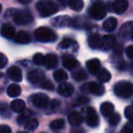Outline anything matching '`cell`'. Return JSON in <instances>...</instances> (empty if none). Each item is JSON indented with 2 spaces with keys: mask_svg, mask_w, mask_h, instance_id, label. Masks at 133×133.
<instances>
[{
  "mask_svg": "<svg viewBox=\"0 0 133 133\" xmlns=\"http://www.w3.org/2000/svg\"><path fill=\"white\" fill-rule=\"evenodd\" d=\"M54 79L57 82H64L65 80H67L68 78V75L65 72L63 69H58V70L54 71Z\"/></svg>",
  "mask_w": 133,
  "mask_h": 133,
  "instance_id": "obj_30",
  "label": "cell"
},
{
  "mask_svg": "<svg viewBox=\"0 0 133 133\" xmlns=\"http://www.w3.org/2000/svg\"><path fill=\"white\" fill-rule=\"evenodd\" d=\"M1 10H2V5H1V4H0V12H1Z\"/></svg>",
  "mask_w": 133,
  "mask_h": 133,
  "instance_id": "obj_51",
  "label": "cell"
},
{
  "mask_svg": "<svg viewBox=\"0 0 133 133\" xmlns=\"http://www.w3.org/2000/svg\"><path fill=\"white\" fill-rule=\"evenodd\" d=\"M63 64L69 70H72L79 66V62L72 56H64L63 59Z\"/></svg>",
  "mask_w": 133,
  "mask_h": 133,
  "instance_id": "obj_21",
  "label": "cell"
},
{
  "mask_svg": "<svg viewBox=\"0 0 133 133\" xmlns=\"http://www.w3.org/2000/svg\"><path fill=\"white\" fill-rule=\"evenodd\" d=\"M32 114H33V112H32L31 110H25V111L23 112V114H21V115L17 118V123L19 125L25 124L28 119H31Z\"/></svg>",
  "mask_w": 133,
  "mask_h": 133,
  "instance_id": "obj_34",
  "label": "cell"
},
{
  "mask_svg": "<svg viewBox=\"0 0 133 133\" xmlns=\"http://www.w3.org/2000/svg\"><path fill=\"white\" fill-rule=\"evenodd\" d=\"M121 133H133V122H129L123 127Z\"/></svg>",
  "mask_w": 133,
  "mask_h": 133,
  "instance_id": "obj_42",
  "label": "cell"
},
{
  "mask_svg": "<svg viewBox=\"0 0 133 133\" xmlns=\"http://www.w3.org/2000/svg\"><path fill=\"white\" fill-rule=\"evenodd\" d=\"M24 126L26 130H35L38 127V120L36 119H30L24 124Z\"/></svg>",
  "mask_w": 133,
  "mask_h": 133,
  "instance_id": "obj_35",
  "label": "cell"
},
{
  "mask_svg": "<svg viewBox=\"0 0 133 133\" xmlns=\"http://www.w3.org/2000/svg\"><path fill=\"white\" fill-rule=\"evenodd\" d=\"M68 121L72 126H80L83 121V117L79 112H72L68 116Z\"/></svg>",
  "mask_w": 133,
  "mask_h": 133,
  "instance_id": "obj_23",
  "label": "cell"
},
{
  "mask_svg": "<svg viewBox=\"0 0 133 133\" xmlns=\"http://www.w3.org/2000/svg\"><path fill=\"white\" fill-rule=\"evenodd\" d=\"M57 92L59 93L61 96L68 98L71 97L74 92V88L72 84L67 83V82H63L61 83L57 88Z\"/></svg>",
  "mask_w": 133,
  "mask_h": 133,
  "instance_id": "obj_12",
  "label": "cell"
},
{
  "mask_svg": "<svg viewBox=\"0 0 133 133\" xmlns=\"http://www.w3.org/2000/svg\"><path fill=\"white\" fill-rule=\"evenodd\" d=\"M89 102H90V99L86 98V97H81V98L76 100L75 105H77V106H82V105L87 104V103H89Z\"/></svg>",
  "mask_w": 133,
  "mask_h": 133,
  "instance_id": "obj_43",
  "label": "cell"
},
{
  "mask_svg": "<svg viewBox=\"0 0 133 133\" xmlns=\"http://www.w3.org/2000/svg\"><path fill=\"white\" fill-rule=\"evenodd\" d=\"M68 5L72 10L79 12L83 7V2L82 0H70L68 2Z\"/></svg>",
  "mask_w": 133,
  "mask_h": 133,
  "instance_id": "obj_33",
  "label": "cell"
},
{
  "mask_svg": "<svg viewBox=\"0 0 133 133\" xmlns=\"http://www.w3.org/2000/svg\"><path fill=\"white\" fill-rule=\"evenodd\" d=\"M85 122L88 126L91 128H96L100 123V119L96 110L91 107L87 108L85 110Z\"/></svg>",
  "mask_w": 133,
  "mask_h": 133,
  "instance_id": "obj_7",
  "label": "cell"
},
{
  "mask_svg": "<svg viewBox=\"0 0 133 133\" xmlns=\"http://www.w3.org/2000/svg\"><path fill=\"white\" fill-rule=\"evenodd\" d=\"M129 3L126 0H116L112 3V10L118 15H121L128 9Z\"/></svg>",
  "mask_w": 133,
  "mask_h": 133,
  "instance_id": "obj_14",
  "label": "cell"
},
{
  "mask_svg": "<svg viewBox=\"0 0 133 133\" xmlns=\"http://www.w3.org/2000/svg\"><path fill=\"white\" fill-rule=\"evenodd\" d=\"M0 133H12L10 127L7 125H1L0 126Z\"/></svg>",
  "mask_w": 133,
  "mask_h": 133,
  "instance_id": "obj_46",
  "label": "cell"
},
{
  "mask_svg": "<svg viewBox=\"0 0 133 133\" xmlns=\"http://www.w3.org/2000/svg\"><path fill=\"white\" fill-rule=\"evenodd\" d=\"M116 37L114 35H106L102 37V48L101 49L102 51H109L112 49L114 47H116Z\"/></svg>",
  "mask_w": 133,
  "mask_h": 133,
  "instance_id": "obj_11",
  "label": "cell"
},
{
  "mask_svg": "<svg viewBox=\"0 0 133 133\" xmlns=\"http://www.w3.org/2000/svg\"><path fill=\"white\" fill-rule=\"evenodd\" d=\"M11 109L16 113H22L25 109V101L22 100H15L11 102L10 104Z\"/></svg>",
  "mask_w": 133,
  "mask_h": 133,
  "instance_id": "obj_24",
  "label": "cell"
},
{
  "mask_svg": "<svg viewBox=\"0 0 133 133\" xmlns=\"http://www.w3.org/2000/svg\"><path fill=\"white\" fill-rule=\"evenodd\" d=\"M86 23H87V20H86L85 18H74V19L72 20L71 25L74 27H78V28H80V27H84V26H85Z\"/></svg>",
  "mask_w": 133,
  "mask_h": 133,
  "instance_id": "obj_38",
  "label": "cell"
},
{
  "mask_svg": "<svg viewBox=\"0 0 133 133\" xmlns=\"http://www.w3.org/2000/svg\"><path fill=\"white\" fill-rule=\"evenodd\" d=\"M72 77L74 80L76 81H82V80L87 79L88 75L83 69H78V70L74 71L72 74Z\"/></svg>",
  "mask_w": 133,
  "mask_h": 133,
  "instance_id": "obj_31",
  "label": "cell"
},
{
  "mask_svg": "<svg viewBox=\"0 0 133 133\" xmlns=\"http://www.w3.org/2000/svg\"><path fill=\"white\" fill-rule=\"evenodd\" d=\"M35 37L39 42H54L57 39V35L54 30L47 27H38L35 31Z\"/></svg>",
  "mask_w": 133,
  "mask_h": 133,
  "instance_id": "obj_3",
  "label": "cell"
},
{
  "mask_svg": "<svg viewBox=\"0 0 133 133\" xmlns=\"http://www.w3.org/2000/svg\"><path fill=\"white\" fill-rule=\"evenodd\" d=\"M7 64V59L3 53L0 52V68H3Z\"/></svg>",
  "mask_w": 133,
  "mask_h": 133,
  "instance_id": "obj_44",
  "label": "cell"
},
{
  "mask_svg": "<svg viewBox=\"0 0 133 133\" xmlns=\"http://www.w3.org/2000/svg\"><path fill=\"white\" fill-rule=\"evenodd\" d=\"M1 36L4 37L5 38H7V39H11L15 37L16 35V29L15 27H13L11 24H5L3 27H1Z\"/></svg>",
  "mask_w": 133,
  "mask_h": 133,
  "instance_id": "obj_17",
  "label": "cell"
},
{
  "mask_svg": "<svg viewBox=\"0 0 133 133\" xmlns=\"http://www.w3.org/2000/svg\"><path fill=\"white\" fill-rule=\"evenodd\" d=\"M44 57L42 53H36L33 57L34 63L36 65H43L44 64Z\"/></svg>",
  "mask_w": 133,
  "mask_h": 133,
  "instance_id": "obj_40",
  "label": "cell"
},
{
  "mask_svg": "<svg viewBox=\"0 0 133 133\" xmlns=\"http://www.w3.org/2000/svg\"><path fill=\"white\" fill-rule=\"evenodd\" d=\"M17 133H28V132H26V131H18Z\"/></svg>",
  "mask_w": 133,
  "mask_h": 133,
  "instance_id": "obj_49",
  "label": "cell"
},
{
  "mask_svg": "<svg viewBox=\"0 0 133 133\" xmlns=\"http://www.w3.org/2000/svg\"><path fill=\"white\" fill-rule=\"evenodd\" d=\"M0 115L4 118H9L11 116L10 109L6 103L0 102Z\"/></svg>",
  "mask_w": 133,
  "mask_h": 133,
  "instance_id": "obj_36",
  "label": "cell"
},
{
  "mask_svg": "<svg viewBox=\"0 0 133 133\" xmlns=\"http://www.w3.org/2000/svg\"><path fill=\"white\" fill-rule=\"evenodd\" d=\"M126 56L129 59H133V45H130L126 48Z\"/></svg>",
  "mask_w": 133,
  "mask_h": 133,
  "instance_id": "obj_45",
  "label": "cell"
},
{
  "mask_svg": "<svg viewBox=\"0 0 133 133\" xmlns=\"http://www.w3.org/2000/svg\"><path fill=\"white\" fill-rule=\"evenodd\" d=\"M11 16L15 23L19 26L27 25L34 20L33 15L28 10H13V14Z\"/></svg>",
  "mask_w": 133,
  "mask_h": 133,
  "instance_id": "obj_5",
  "label": "cell"
},
{
  "mask_svg": "<svg viewBox=\"0 0 133 133\" xmlns=\"http://www.w3.org/2000/svg\"><path fill=\"white\" fill-rule=\"evenodd\" d=\"M102 37H101L99 34H91L89 37H88V44L89 47L92 49H99L102 48Z\"/></svg>",
  "mask_w": 133,
  "mask_h": 133,
  "instance_id": "obj_16",
  "label": "cell"
},
{
  "mask_svg": "<svg viewBox=\"0 0 133 133\" xmlns=\"http://www.w3.org/2000/svg\"><path fill=\"white\" fill-rule=\"evenodd\" d=\"M36 10L42 18H47L51 15H54L59 10V7L55 2L44 0L40 1L36 4Z\"/></svg>",
  "mask_w": 133,
  "mask_h": 133,
  "instance_id": "obj_1",
  "label": "cell"
},
{
  "mask_svg": "<svg viewBox=\"0 0 133 133\" xmlns=\"http://www.w3.org/2000/svg\"><path fill=\"white\" fill-rule=\"evenodd\" d=\"M59 48L61 49H71L74 52H76L78 49V43L74 41V39L71 38H65L59 44Z\"/></svg>",
  "mask_w": 133,
  "mask_h": 133,
  "instance_id": "obj_18",
  "label": "cell"
},
{
  "mask_svg": "<svg viewBox=\"0 0 133 133\" xmlns=\"http://www.w3.org/2000/svg\"><path fill=\"white\" fill-rule=\"evenodd\" d=\"M61 106V101L58 100H53L52 101H49L48 105L45 107L46 108V113L47 114H51L54 113L58 108Z\"/></svg>",
  "mask_w": 133,
  "mask_h": 133,
  "instance_id": "obj_29",
  "label": "cell"
},
{
  "mask_svg": "<svg viewBox=\"0 0 133 133\" xmlns=\"http://www.w3.org/2000/svg\"><path fill=\"white\" fill-rule=\"evenodd\" d=\"M109 124L112 127H115L119 124V122L121 121V116H119V113H116V112H113L111 115L109 117Z\"/></svg>",
  "mask_w": 133,
  "mask_h": 133,
  "instance_id": "obj_37",
  "label": "cell"
},
{
  "mask_svg": "<svg viewBox=\"0 0 133 133\" xmlns=\"http://www.w3.org/2000/svg\"><path fill=\"white\" fill-rule=\"evenodd\" d=\"M124 115L128 120H130V122H133V105L128 106L125 108Z\"/></svg>",
  "mask_w": 133,
  "mask_h": 133,
  "instance_id": "obj_39",
  "label": "cell"
},
{
  "mask_svg": "<svg viewBox=\"0 0 133 133\" xmlns=\"http://www.w3.org/2000/svg\"><path fill=\"white\" fill-rule=\"evenodd\" d=\"M19 2L22 4H29L31 2V0H27V1H25V0H19Z\"/></svg>",
  "mask_w": 133,
  "mask_h": 133,
  "instance_id": "obj_47",
  "label": "cell"
},
{
  "mask_svg": "<svg viewBox=\"0 0 133 133\" xmlns=\"http://www.w3.org/2000/svg\"><path fill=\"white\" fill-rule=\"evenodd\" d=\"M86 67H87V69L91 74H97L100 70L101 67V62L98 59H90V60L87 61L86 63Z\"/></svg>",
  "mask_w": 133,
  "mask_h": 133,
  "instance_id": "obj_19",
  "label": "cell"
},
{
  "mask_svg": "<svg viewBox=\"0 0 133 133\" xmlns=\"http://www.w3.org/2000/svg\"><path fill=\"white\" fill-rule=\"evenodd\" d=\"M107 9L105 4L102 1H95L90 5L88 9V14L91 18L95 20L103 19L106 16Z\"/></svg>",
  "mask_w": 133,
  "mask_h": 133,
  "instance_id": "obj_4",
  "label": "cell"
},
{
  "mask_svg": "<svg viewBox=\"0 0 133 133\" xmlns=\"http://www.w3.org/2000/svg\"><path fill=\"white\" fill-rule=\"evenodd\" d=\"M111 78V75H110V71L107 70L106 68H102L99 70V72L97 73V79L100 82L102 83H106L109 82Z\"/></svg>",
  "mask_w": 133,
  "mask_h": 133,
  "instance_id": "obj_27",
  "label": "cell"
},
{
  "mask_svg": "<svg viewBox=\"0 0 133 133\" xmlns=\"http://www.w3.org/2000/svg\"><path fill=\"white\" fill-rule=\"evenodd\" d=\"M42 133H44V132H42Z\"/></svg>",
  "mask_w": 133,
  "mask_h": 133,
  "instance_id": "obj_52",
  "label": "cell"
},
{
  "mask_svg": "<svg viewBox=\"0 0 133 133\" xmlns=\"http://www.w3.org/2000/svg\"><path fill=\"white\" fill-rule=\"evenodd\" d=\"M6 92L10 98H16L21 94V88L17 84H11L7 88Z\"/></svg>",
  "mask_w": 133,
  "mask_h": 133,
  "instance_id": "obj_28",
  "label": "cell"
},
{
  "mask_svg": "<svg viewBox=\"0 0 133 133\" xmlns=\"http://www.w3.org/2000/svg\"><path fill=\"white\" fill-rule=\"evenodd\" d=\"M31 102L33 103L34 106L37 107V108H44L49 103V98L47 95L44 94V93H37V94H34L30 98Z\"/></svg>",
  "mask_w": 133,
  "mask_h": 133,
  "instance_id": "obj_8",
  "label": "cell"
},
{
  "mask_svg": "<svg viewBox=\"0 0 133 133\" xmlns=\"http://www.w3.org/2000/svg\"><path fill=\"white\" fill-rule=\"evenodd\" d=\"M117 25H118V21L115 18H109L103 22L102 27H103V29L107 31V32H112V31L116 29Z\"/></svg>",
  "mask_w": 133,
  "mask_h": 133,
  "instance_id": "obj_25",
  "label": "cell"
},
{
  "mask_svg": "<svg viewBox=\"0 0 133 133\" xmlns=\"http://www.w3.org/2000/svg\"><path fill=\"white\" fill-rule=\"evenodd\" d=\"M15 42L19 43V44H28L31 42V37L30 35L25 31H19L15 35L14 38Z\"/></svg>",
  "mask_w": 133,
  "mask_h": 133,
  "instance_id": "obj_22",
  "label": "cell"
},
{
  "mask_svg": "<svg viewBox=\"0 0 133 133\" xmlns=\"http://www.w3.org/2000/svg\"><path fill=\"white\" fill-rule=\"evenodd\" d=\"M113 91L119 98H130L133 95V84L128 81H119L114 85Z\"/></svg>",
  "mask_w": 133,
  "mask_h": 133,
  "instance_id": "obj_2",
  "label": "cell"
},
{
  "mask_svg": "<svg viewBox=\"0 0 133 133\" xmlns=\"http://www.w3.org/2000/svg\"><path fill=\"white\" fill-rule=\"evenodd\" d=\"M101 112L104 117H110L112 113L114 112V106L112 103L105 101L101 105Z\"/></svg>",
  "mask_w": 133,
  "mask_h": 133,
  "instance_id": "obj_26",
  "label": "cell"
},
{
  "mask_svg": "<svg viewBox=\"0 0 133 133\" xmlns=\"http://www.w3.org/2000/svg\"><path fill=\"white\" fill-rule=\"evenodd\" d=\"M40 86H41V88H43V89H47V90H53L54 88V84L52 83L51 81H49V80H44V81L40 84Z\"/></svg>",
  "mask_w": 133,
  "mask_h": 133,
  "instance_id": "obj_41",
  "label": "cell"
},
{
  "mask_svg": "<svg viewBox=\"0 0 133 133\" xmlns=\"http://www.w3.org/2000/svg\"><path fill=\"white\" fill-rule=\"evenodd\" d=\"M82 92L85 93H91V94H94L96 96H102L105 92V89L102 85L98 83H95V82H88L85 83L84 85L82 86L81 88Z\"/></svg>",
  "mask_w": 133,
  "mask_h": 133,
  "instance_id": "obj_6",
  "label": "cell"
},
{
  "mask_svg": "<svg viewBox=\"0 0 133 133\" xmlns=\"http://www.w3.org/2000/svg\"><path fill=\"white\" fill-rule=\"evenodd\" d=\"M119 35L124 39L133 40V22H127L123 24L119 31Z\"/></svg>",
  "mask_w": 133,
  "mask_h": 133,
  "instance_id": "obj_13",
  "label": "cell"
},
{
  "mask_svg": "<svg viewBox=\"0 0 133 133\" xmlns=\"http://www.w3.org/2000/svg\"><path fill=\"white\" fill-rule=\"evenodd\" d=\"M7 75L8 77L16 82H20L23 79V74H22L21 69L16 66H12L7 69Z\"/></svg>",
  "mask_w": 133,
  "mask_h": 133,
  "instance_id": "obj_15",
  "label": "cell"
},
{
  "mask_svg": "<svg viewBox=\"0 0 133 133\" xmlns=\"http://www.w3.org/2000/svg\"><path fill=\"white\" fill-rule=\"evenodd\" d=\"M52 26L54 27H65L72 24V19L68 16H59L51 20Z\"/></svg>",
  "mask_w": 133,
  "mask_h": 133,
  "instance_id": "obj_10",
  "label": "cell"
},
{
  "mask_svg": "<svg viewBox=\"0 0 133 133\" xmlns=\"http://www.w3.org/2000/svg\"><path fill=\"white\" fill-rule=\"evenodd\" d=\"M44 73L42 70H39V69H34L31 70L27 74V79L29 80L30 83L32 84H39L42 83L44 80Z\"/></svg>",
  "mask_w": 133,
  "mask_h": 133,
  "instance_id": "obj_9",
  "label": "cell"
},
{
  "mask_svg": "<svg viewBox=\"0 0 133 133\" xmlns=\"http://www.w3.org/2000/svg\"><path fill=\"white\" fill-rule=\"evenodd\" d=\"M130 69H131V71H132V73H133V60H132V62L130 63Z\"/></svg>",
  "mask_w": 133,
  "mask_h": 133,
  "instance_id": "obj_48",
  "label": "cell"
},
{
  "mask_svg": "<svg viewBox=\"0 0 133 133\" xmlns=\"http://www.w3.org/2000/svg\"><path fill=\"white\" fill-rule=\"evenodd\" d=\"M2 77H3V73L0 72V78H2Z\"/></svg>",
  "mask_w": 133,
  "mask_h": 133,
  "instance_id": "obj_50",
  "label": "cell"
},
{
  "mask_svg": "<svg viewBox=\"0 0 133 133\" xmlns=\"http://www.w3.org/2000/svg\"><path fill=\"white\" fill-rule=\"evenodd\" d=\"M58 64V59L54 54H47L44 57V65L47 69H53Z\"/></svg>",
  "mask_w": 133,
  "mask_h": 133,
  "instance_id": "obj_20",
  "label": "cell"
},
{
  "mask_svg": "<svg viewBox=\"0 0 133 133\" xmlns=\"http://www.w3.org/2000/svg\"><path fill=\"white\" fill-rule=\"evenodd\" d=\"M65 125V121L63 119H54L51 122L50 124V129L52 130H60L64 127Z\"/></svg>",
  "mask_w": 133,
  "mask_h": 133,
  "instance_id": "obj_32",
  "label": "cell"
}]
</instances>
